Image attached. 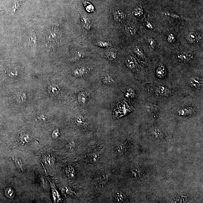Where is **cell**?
<instances>
[{
    "instance_id": "cell-27",
    "label": "cell",
    "mask_w": 203,
    "mask_h": 203,
    "mask_svg": "<svg viewBox=\"0 0 203 203\" xmlns=\"http://www.w3.org/2000/svg\"><path fill=\"white\" fill-rule=\"evenodd\" d=\"M167 41L169 43H173L176 41L175 36L172 33H170L167 37Z\"/></svg>"
},
{
    "instance_id": "cell-24",
    "label": "cell",
    "mask_w": 203,
    "mask_h": 203,
    "mask_svg": "<svg viewBox=\"0 0 203 203\" xmlns=\"http://www.w3.org/2000/svg\"><path fill=\"white\" fill-rule=\"evenodd\" d=\"M78 100L81 103L84 104L86 102L87 97L86 95L84 93L81 92L79 94L78 97Z\"/></svg>"
},
{
    "instance_id": "cell-5",
    "label": "cell",
    "mask_w": 203,
    "mask_h": 203,
    "mask_svg": "<svg viewBox=\"0 0 203 203\" xmlns=\"http://www.w3.org/2000/svg\"><path fill=\"white\" fill-rule=\"evenodd\" d=\"M170 90L166 86H160L155 91V95L157 96H164L169 94Z\"/></svg>"
},
{
    "instance_id": "cell-19",
    "label": "cell",
    "mask_w": 203,
    "mask_h": 203,
    "mask_svg": "<svg viewBox=\"0 0 203 203\" xmlns=\"http://www.w3.org/2000/svg\"><path fill=\"white\" fill-rule=\"evenodd\" d=\"M83 27L85 29L89 30L91 28L90 26V21L89 19L86 17L84 16L82 19Z\"/></svg>"
},
{
    "instance_id": "cell-29",
    "label": "cell",
    "mask_w": 203,
    "mask_h": 203,
    "mask_svg": "<svg viewBox=\"0 0 203 203\" xmlns=\"http://www.w3.org/2000/svg\"><path fill=\"white\" fill-rule=\"evenodd\" d=\"M60 135V132L59 129H56L53 132V138H57L59 137Z\"/></svg>"
},
{
    "instance_id": "cell-20",
    "label": "cell",
    "mask_w": 203,
    "mask_h": 203,
    "mask_svg": "<svg viewBox=\"0 0 203 203\" xmlns=\"http://www.w3.org/2000/svg\"><path fill=\"white\" fill-rule=\"evenodd\" d=\"M84 6H85L87 11L88 12L91 13L95 11V8L93 5L91 3L87 1H85L84 3Z\"/></svg>"
},
{
    "instance_id": "cell-22",
    "label": "cell",
    "mask_w": 203,
    "mask_h": 203,
    "mask_svg": "<svg viewBox=\"0 0 203 203\" xmlns=\"http://www.w3.org/2000/svg\"><path fill=\"white\" fill-rule=\"evenodd\" d=\"M146 40L148 41V44L149 45V47L151 49H154L155 48V40L153 39L152 38L150 37H147Z\"/></svg>"
},
{
    "instance_id": "cell-31",
    "label": "cell",
    "mask_w": 203,
    "mask_h": 203,
    "mask_svg": "<svg viewBox=\"0 0 203 203\" xmlns=\"http://www.w3.org/2000/svg\"><path fill=\"white\" fill-rule=\"evenodd\" d=\"M98 45L100 46H102V47H107L110 46V43L106 41H100L99 43H98Z\"/></svg>"
},
{
    "instance_id": "cell-9",
    "label": "cell",
    "mask_w": 203,
    "mask_h": 203,
    "mask_svg": "<svg viewBox=\"0 0 203 203\" xmlns=\"http://www.w3.org/2000/svg\"><path fill=\"white\" fill-rule=\"evenodd\" d=\"M87 72V69L85 67H81L76 69L73 71V74L76 77H81L85 75Z\"/></svg>"
},
{
    "instance_id": "cell-21",
    "label": "cell",
    "mask_w": 203,
    "mask_h": 203,
    "mask_svg": "<svg viewBox=\"0 0 203 203\" xmlns=\"http://www.w3.org/2000/svg\"><path fill=\"white\" fill-rule=\"evenodd\" d=\"M49 92L51 94L53 95H57L58 94L59 92V88L55 85H51L49 88Z\"/></svg>"
},
{
    "instance_id": "cell-30",
    "label": "cell",
    "mask_w": 203,
    "mask_h": 203,
    "mask_svg": "<svg viewBox=\"0 0 203 203\" xmlns=\"http://www.w3.org/2000/svg\"><path fill=\"white\" fill-rule=\"evenodd\" d=\"M75 144L73 141L70 142L68 144V147L69 149L71 150H74L75 148Z\"/></svg>"
},
{
    "instance_id": "cell-8",
    "label": "cell",
    "mask_w": 203,
    "mask_h": 203,
    "mask_svg": "<svg viewBox=\"0 0 203 203\" xmlns=\"http://www.w3.org/2000/svg\"><path fill=\"white\" fill-rule=\"evenodd\" d=\"M166 74L165 67L162 64L159 65L156 70V75L160 78H162L165 77Z\"/></svg>"
},
{
    "instance_id": "cell-28",
    "label": "cell",
    "mask_w": 203,
    "mask_h": 203,
    "mask_svg": "<svg viewBox=\"0 0 203 203\" xmlns=\"http://www.w3.org/2000/svg\"><path fill=\"white\" fill-rule=\"evenodd\" d=\"M108 59L111 60H113L116 58V54L114 53H110L107 54Z\"/></svg>"
},
{
    "instance_id": "cell-33",
    "label": "cell",
    "mask_w": 203,
    "mask_h": 203,
    "mask_svg": "<svg viewBox=\"0 0 203 203\" xmlns=\"http://www.w3.org/2000/svg\"><path fill=\"white\" fill-rule=\"evenodd\" d=\"M147 28L149 29H153V26L151 23L149 22H147L146 23V24Z\"/></svg>"
},
{
    "instance_id": "cell-6",
    "label": "cell",
    "mask_w": 203,
    "mask_h": 203,
    "mask_svg": "<svg viewBox=\"0 0 203 203\" xmlns=\"http://www.w3.org/2000/svg\"><path fill=\"white\" fill-rule=\"evenodd\" d=\"M127 66L131 69H133L136 67L137 62L136 59L132 57H129L126 59L125 61Z\"/></svg>"
},
{
    "instance_id": "cell-2",
    "label": "cell",
    "mask_w": 203,
    "mask_h": 203,
    "mask_svg": "<svg viewBox=\"0 0 203 203\" xmlns=\"http://www.w3.org/2000/svg\"><path fill=\"white\" fill-rule=\"evenodd\" d=\"M202 39L201 37L194 31L190 32L187 36L186 40L190 44H194L201 41Z\"/></svg>"
},
{
    "instance_id": "cell-15",
    "label": "cell",
    "mask_w": 203,
    "mask_h": 203,
    "mask_svg": "<svg viewBox=\"0 0 203 203\" xmlns=\"http://www.w3.org/2000/svg\"><path fill=\"white\" fill-rule=\"evenodd\" d=\"M89 160L91 162H97L99 157V153L98 151H91L89 153Z\"/></svg>"
},
{
    "instance_id": "cell-12",
    "label": "cell",
    "mask_w": 203,
    "mask_h": 203,
    "mask_svg": "<svg viewBox=\"0 0 203 203\" xmlns=\"http://www.w3.org/2000/svg\"><path fill=\"white\" fill-rule=\"evenodd\" d=\"M65 172L66 175L69 178L72 179L75 177V172L73 167L70 166H68L65 169Z\"/></svg>"
},
{
    "instance_id": "cell-17",
    "label": "cell",
    "mask_w": 203,
    "mask_h": 203,
    "mask_svg": "<svg viewBox=\"0 0 203 203\" xmlns=\"http://www.w3.org/2000/svg\"><path fill=\"white\" fill-rule=\"evenodd\" d=\"M134 15L135 17H140L143 14V10L142 7L138 6L134 9Z\"/></svg>"
},
{
    "instance_id": "cell-14",
    "label": "cell",
    "mask_w": 203,
    "mask_h": 203,
    "mask_svg": "<svg viewBox=\"0 0 203 203\" xmlns=\"http://www.w3.org/2000/svg\"><path fill=\"white\" fill-rule=\"evenodd\" d=\"M126 30L128 34L134 35L136 33L137 28L133 24H130L126 27Z\"/></svg>"
},
{
    "instance_id": "cell-16",
    "label": "cell",
    "mask_w": 203,
    "mask_h": 203,
    "mask_svg": "<svg viewBox=\"0 0 203 203\" xmlns=\"http://www.w3.org/2000/svg\"><path fill=\"white\" fill-rule=\"evenodd\" d=\"M126 196L123 193L118 192L115 196V200L118 202H124L126 201Z\"/></svg>"
},
{
    "instance_id": "cell-32",
    "label": "cell",
    "mask_w": 203,
    "mask_h": 203,
    "mask_svg": "<svg viewBox=\"0 0 203 203\" xmlns=\"http://www.w3.org/2000/svg\"><path fill=\"white\" fill-rule=\"evenodd\" d=\"M84 56V53H81V52L78 53H76L75 57L73 58V59H75V60H77L78 59H81L82 57Z\"/></svg>"
},
{
    "instance_id": "cell-4",
    "label": "cell",
    "mask_w": 203,
    "mask_h": 203,
    "mask_svg": "<svg viewBox=\"0 0 203 203\" xmlns=\"http://www.w3.org/2000/svg\"><path fill=\"white\" fill-rule=\"evenodd\" d=\"M125 17V14L122 10H117L114 12L113 18L116 22H122L124 19Z\"/></svg>"
},
{
    "instance_id": "cell-10",
    "label": "cell",
    "mask_w": 203,
    "mask_h": 203,
    "mask_svg": "<svg viewBox=\"0 0 203 203\" xmlns=\"http://www.w3.org/2000/svg\"><path fill=\"white\" fill-rule=\"evenodd\" d=\"M162 15H165V16L169 17L172 18L178 19H182L186 20H189V19L184 17L181 16V15H177V14L173 13L167 12H164L162 13Z\"/></svg>"
},
{
    "instance_id": "cell-23",
    "label": "cell",
    "mask_w": 203,
    "mask_h": 203,
    "mask_svg": "<svg viewBox=\"0 0 203 203\" xmlns=\"http://www.w3.org/2000/svg\"><path fill=\"white\" fill-rule=\"evenodd\" d=\"M102 79L103 82L105 84H110L113 81L112 77L108 75H105L103 76Z\"/></svg>"
},
{
    "instance_id": "cell-3",
    "label": "cell",
    "mask_w": 203,
    "mask_h": 203,
    "mask_svg": "<svg viewBox=\"0 0 203 203\" xmlns=\"http://www.w3.org/2000/svg\"><path fill=\"white\" fill-rule=\"evenodd\" d=\"M195 111V109L193 107H185L180 109L178 111V113L180 116H186L192 114Z\"/></svg>"
},
{
    "instance_id": "cell-1",
    "label": "cell",
    "mask_w": 203,
    "mask_h": 203,
    "mask_svg": "<svg viewBox=\"0 0 203 203\" xmlns=\"http://www.w3.org/2000/svg\"><path fill=\"white\" fill-rule=\"evenodd\" d=\"M190 85L193 88L197 89H202L203 81L202 78L200 77H192L189 81Z\"/></svg>"
},
{
    "instance_id": "cell-11",
    "label": "cell",
    "mask_w": 203,
    "mask_h": 203,
    "mask_svg": "<svg viewBox=\"0 0 203 203\" xmlns=\"http://www.w3.org/2000/svg\"><path fill=\"white\" fill-rule=\"evenodd\" d=\"M31 139V136L28 134L23 133L20 135L19 141L23 144L29 143Z\"/></svg>"
},
{
    "instance_id": "cell-7",
    "label": "cell",
    "mask_w": 203,
    "mask_h": 203,
    "mask_svg": "<svg viewBox=\"0 0 203 203\" xmlns=\"http://www.w3.org/2000/svg\"><path fill=\"white\" fill-rule=\"evenodd\" d=\"M193 56L190 53H181L178 55V58L182 62H186L190 61L193 59Z\"/></svg>"
},
{
    "instance_id": "cell-18",
    "label": "cell",
    "mask_w": 203,
    "mask_h": 203,
    "mask_svg": "<svg viewBox=\"0 0 203 203\" xmlns=\"http://www.w3.org/2000/svg\"><path fill=\"white\" fill-rule=\"evenodd\" d=\"M13 160L15 161L17 167L20 171L23 172L25 170V168L24 167L23 164L22 163V160L19 159H15L13 158Z\"/></svg>"
},
{
    "instance_id": "cell-26",
    "label": "cell",
    "mask_w": 203,
    "mask_h": 203,
    "mask_svg": "<svg viewBox=\"0 0 203 203\" xmlns=\"http://www.w3.org/2000/svg\"><path fill=\"white\" fill-rule=\"evenodd\" d=\"M6 194L8 198H13L15 195V192L11 188H8L6 190Z\"/></svg>"
},
{
    "instance_id": "cell-13",
    "label": "cell",
    "mask_w": 203,
    "mask_h": 203,
    "mask_svg": "<svg viewBox=\"0 0 203 203\" xmlns=\"http://www.w3.org/2000/svg\"><path fill=\"white\" fill-rule=\"evenodd\" d=\"M75 122L77 125L80 127H86L87 126V123L85 120V118L82 116H77L75 118Z\"/></svg>"
},
{
    "instance_id": "cell-25",
    "label": "cell",
    "mask_w": 203,
    "mask_h": 203,
    "mask_svg": "<svg viewBox=\"0 0 203 203\" xmlns=\"http://www.w3.org/2000/svg\"><path fill=\"white\" fill-rule=\"evenodd\" d=\"M134 52L135 54L137 55L140 57L143 58L144 53L142 49L139 47H136L135 49Z\"/></svg>"
}]
</instances>
